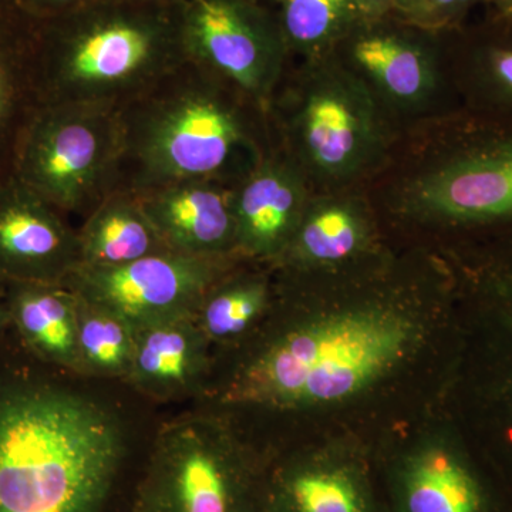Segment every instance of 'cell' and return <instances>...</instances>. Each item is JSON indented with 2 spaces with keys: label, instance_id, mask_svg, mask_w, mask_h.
I'll use <instances>...</instances> for the list:
<instances>
[{
  "label": "cell",
  "instance_id": "484cf974",
  "mask_svg": "<svg viewBox=\"0 0 512 512\" xmlns=\"http://www.w3.org/2000/svg\"><path fill=\"white\" fill-rule=\"evenodd\" d=\"M134 343L136 330L128 320L79 296V373L109 379H126L133 360Z\"/></svg>",
  "mask_w": 512,
  "mask_h": 512
},
{
  "label": "cell",
  "instance_id": "603a6c76",
  "mask_svg": "<svg viewBox=\"0 0 512 512\" xmlns=\"http://www.w3.org/2000/svg\"><path fill=\"white\" fill-rule=\"evenodd\" d=\"M79 235L80 265L119 266L171 251L137 194L116 190L86 217Z\"/></svg>",
  "mask_w": 512,
  "mask_h": 512
},
{
  "label": "cell",
  "instance_id": "4fadbf2b",
  "mask_svg": "<svg viewBox=\"0 0 512 512\" xmlns=\"http://www.w3.org/2000/svg\"><path fill=\"white\" fill-rule=\"evenodd\" d=\"M185 56L265 111L292 62L274 10L245 0H191L181 8Z\"/></svg>",
  "mask_w": 512,
  "mask_h": 512
},
{
  "label": "cell",
  "instance_id": "e0dca14e",
  "mask_svg": "<svg viewBox=\"0 0 512 512\" xmlns=\"http://www.w3.org/2000/svg\"><path fill=\"white\" fill-rule=\"evenodd\" d=\"M312 190L275 141L234 191L238 258L274 266L291 241Z\"/></svg>",
  "mask_w": 512,
  "mask_h": 512
},
{
  "label": "cell",
  "instance_id": "ba28073f",
  "mask_svg": "<svg viewBox=\"0 0 512 512\" xmlns=\"http://www.w3.org/2000/svg\"><path fill=\"white\" fill-rule=\"evenodd\" d=\"M372 450L386 512H512L444 403L384 430Z\"/></svg>",
  "mask_w": 512,
  "mask_h": 512
},
{
  "label": "cell",
  "instance_id": "83f0119b",
  "mask_svg": "<svg viewBox=\"0 0 512 512\" xmlns=\"http://www.w3.org/2000/svg\"><path fill=\"white\" fill-rule=\"evenodd\" d=\"M90 0H15V8L32 19L53 18L84 5Z\"/></svg>",
  "mask_w": 512,
  "mask_h": 512
},
{
  "label": "cell",
  "instance_id": "ac0fdd59",
  "mask_svg": "<svg viewBox=\"0 0 512 512\" xmlns=\"http://www.w3.org/2000/svg\"><path fill=\"white\" fill-rule=\"evenodd\" d=\"M237 184L188 180L138 192L137 197L171 251L200 258H238L234 220Z\"/></svg>",
  "mask_w": 512,
  "mask_h": 512
},
{
  "label": "cell",
  "instance_id": "9a60e30c",
  "mask_svg": "<svg viewBox=\"0 0 512 512\" xmlns=\"http://www.w3.org/2000/svg\"><path fill=\"white\" fill-rule=\"evenodd\" d=\"M366 187L312 192L274 271L340 268L375 254L389 241Z\"/></svg>",
  "mask_w": 512,
  "mask_h": 512
},
{
  "label": "cell",
  "instance_id": "5bb4252c",
  "mask_svg": "<svg viewBox=\"0 0 512 512\" xmlns=\"http://www.w3.org/2000/svg\"><path fill=\"white\" fill-rule=\"evenodd\" d=\"M241 261L167 251L126 265H79L64 285L86 301L123 316L137 329L194 315L208 289Z\"/></svg>",
  "mask_w": 512,
  "mask_h": 512
},
{
  "label": "cell",
  "instance_id": "7402d4cb",
  "mask_svg": "<svg viewBox=\"0 0 512 512\" xmlns=\"http://www.w3.org/2000/svg\"><path fill=\"white\" fill-rule=\"evenodd\" d=\"M274 298L272 266L241 261L208 289L192 316L212 349L228 350L264 322Z\"/></svg>",
  "mask_w": 512,
  "mask_h": 512
},
{
  "label": "cell",
  "instance_id": "d4e9b609",
  "mask_svg": "<svg viewBox=\"0 0 512 512\" xmlns=\"http://www.w3.org/2000/svg\"><path fill=\"white\" fill-rule=\"evenodd\" d=\"M271 9L292 60L332 55L360 19L355 0H274Z\"/></svg>",
  "mask_w": 512,
  "mask_h": 512
},
{
  "label": "cell",
  "instance_id": "277c9868",
  "mask_svg": "<svg viewBox=\"0 0 512 512\" xmlns=\"http://www.w3.org/2000/svg\"><path fill=\"white\" fill-rule=\"evenodd\" d=\"M123 454L119 420L90 397L0 389V512H100Z\"/></svg>",
  "mask_w": 512,
  "mask_h": 512
},
{
  "label": "cell",
  "instance_id": "44dd1931",
  "mask_svg": "<svg viewBox=\"0 0 512 512\" xmlns=\"http://www.w3.org/2000/svg\"><path fill=\"white\" fill-rule=\"evenodd\" d=\"M6 306L29 349L52 365L79 373V296L64 284L6 282Z\"/></svg>",
  "mask_w": 512,
  "mask_h": 512
},
{
  "label": "cell",
  "instance_id": "7c38bea8",
  "mask_svg": "<svg viewBox=\"0 0 512 512\" xmlns=\"http://www.w3.org/2000/svg\"><path fill=\"white\" fill-rule=\"evenodd\" d=\"M261 512H386L372 443L320 437L265 454Z\"/></svg>",
  "mask_w": 512,
  "mask_h": 512
},
{
  "label": "cell",
  "instance_id": "52a82bcc",
  "mask_svg": "<svg viewBox=\"0 0 512 512\" xmlns=\"http://www.w3.org/2000/svg\"><path fill=\"white\" fill-rule=\"evenodd\" d=\"M266 114L276 146L302 171L312 192L367 187L400 140L333 53L292 60Z\"/></svg>",
  "mask_w": 512,
  "mask_h": 512
},
{
  "label": "cell",
  "instance_id": "cb8c5ba5",
  "mask_svg": "<svg viewBox=\"0 0 512 512\" xmlns=\"http://www.w3.org/2000/svg\"><path fill=\"white\" fill-rule=\"evenodd\" d=\"M30 64V18L0 10V181L12 174L13 153L37 101Z\"/></svg>",
  "mask_w": 512,
  "mask_h": 512
},
{
  "label": "cell",
  "instance_id": "5b68a950",
  "mask_svg": "<svg viewBox=\"0 0 512 512\" xmlns=\"http://www.w3.org/2000/svg\"><path fill=\"white\" fill-rule=\"evenodd\" d=\"M181 8L143 0H90L30 18L37 104L116 107L187 59Z\"/></svg>",
  "mask_w": 512,
  "mask_h": 512
},
{
  "label": "cell",
  "instance_id": "d6986e66",
  "mask_svg": "<svg viewBox=\"0 0 512 512\" xmlns=\"http://www.w3.org/2000/svg\"><path fill=\"white\" fill-rule=\"evenodd\" d=\"M444 33L461 107L512 119V20L485 12Z\"/></svg>",
  "mask_w": 512,
  "mask_h": 512
},
{
  "label": "cell",
  "instance_id": "8fae6325",
  "mask_svg": "<svg viewBox=\"0 0 512 512\" xmlns=\"http://www.w3.org/2000/svg\"><path fill=\"white\" fill-rule=\"evenodd\" d=\"M119 110L37 104L20 131L12 175L66 214L89 215L117 187Z\"/></svg>",
  "mask_w": 512,
  "mask_h": 512
},
{
  "label": "cell",
  "instance_id": "e575fe53",
  "mask_svg": "<svg viewBox=\"0 0 512 512\" xmlns=\"http://www.w3.org/2000/svg\"><path fill=\"white\" fill-rule=\"evenodd\" d=\"M245 2L258 3V5H264L268 6V8H271L272 2H274V0H245Z\"/></svg>",
  "mask_w": 512,
  "mask_h": 512
},
{
  "label": "cell",
  "instance_id": "6da1fadb",
  "mask_svg": "<svg viewBox=\"0 0 512 512\" xmlns=\"http://www.w3.org/2000/svg\"><path fill=\"white\" fill-rule=\"evenodd\" d=\"M224 352L214 410L262 453L330 436L372 443L444 403L458 355L456 281L439 249L390 235L350 265L275 271L271 311Z\"/></svg>",
  "mask_w": 512,
  "mask_h": 512
},
{
  "label": "cell",
  "instance_id": "9c48e42d",
  "mask_svg": "<svg viewBox=\"0 0 512 512\" xmlns=\"http://www.w3.org/2000/svg\"><path fill=\"white\" fill-rule=\"evenodd\" d=\"M264 461L220 412L171 421L154 443L136 512H261Z\"/></svg>",
  "mask_w": 512,
  "mask_h": 512
},
{
  "label": "cell",
  "instance_id": "1f68e13d",
  "mask_svg": "<svg viewBox=\"0 0 512 512\" xmlns=\"http://www.w3.org/2000/svg\"><path fill=\"white\" fill-rule=\"evenodd\" d=\"M8 322H10L8 306H6V303L0 302V330H2L3 326Z\"/></svg>",
  "mask_w": 512,
  "mask_h": 512
},
{
  "label": "cell",
  "instance_id": "7a4b0ae2",
  "mask_svg": "<svg viewBox=\"0 0 512 512\" xmlns=\"http://www.w3.org/2000/svg\"><path fill=\"white\" fill-rule=\"evenodd\" d=\"M366 188L394 237L440 245L512 235V119L461 107L414 128Z\"/></svg>",
  "mask_w": 512,
  "mask_h": 512
},
{
  "label": "cell",
  "instance_id": "f546056e",
  "mask_svg": "<svg viewBox=\"0 0 512 512\" xmlns=\"http://www.w3.org/2000/svg\"><path fill=\"white\" fill-rule=\"evenodd\" d=\"M427 0H393L394 13L400 18L419 25Z\"/></svg>",
  "mask_w": 512,
  "mask_h": 512
},
{
  "label": "cell",
  "instance_id": "836d02e7",
  "mask_svg": "<svg viewBox=\"0 0 512 512\" xmlns=\"http://www.w3.org/2000/svg\"><path fill=\"white\" fill-rule=\"evenodd\" d=\"M15 8V0H0V10Z\"/></svg>",
  "mask_w": 512,
  "mask_h": 512
},
{
  "label": "cell",
  "instance_id": "ffe728a7",
  "mask_svg": "<svg viewBox=\"0 0 512 512\" xmlns=\"http://www.w3.org/2000/svg\"><path fill=\"white\" fill-rule=\"evenodd\" d=\"M136 330L126 382L156 399H173L204 387L212 375V346L194 316L163 320Z\"/></svg>",
  "mask_w": 512,
  "mask_h": 512
},
{
  "label": "cell",
  "instance_id": "d590c367",
  "mask_svg": "<svg viewBox=\"0 0 512 512\" xmlns=\"http://www.w3.org/2000/svg\"><path fill=\"white\" fill-rule=\"evenodd\" d=\"M0 285L5 286V282H3L2 279H0Z\"/></svg>",
  "mask_w": 512,
  "mask_h": 512
},
{
  "label": "cell",
  "instance_id": "3957f363",
  "mask_svg": "<svg viewBox=\"0 0 512 512\" xmlns=\"http://www.w3.org/2000/svg\"><path fill=\"white\" fill-rule=\"evenodd\" d=\"M117 110L116 190L138 194L188 180L239 183L274 144L266 111L190 59Z\"/></svg>",
  "mask_w": 512,
  "mask_h": 512
},
{
  "label": "cell",
  "instance_id": "d6a6232c",
  "mask_svg": "<svg viewBox=\"0 0 512 512\" xmlns=\"http://www.w3.org/2000/svg\"><path fill=\"white\" fill-rule=\"evenodd\" d=\"M143 2L171 3V5H184V3L191 2V0H143Z\"/></svg>",
  "mask_w": 512,
  "mask_h": 512
},
{
  "label": "cell",
  "instance_id": "2e32d148",
  "mask_svg": "<svg viewBox=\"0 0 512 512\" xmlns=\"http://www.w3.org/2000/svg\"><path fill=\"white\" fill-rule=\"evenodd\" d=\"M79 265V235L63 212L12 174L0 181V279L64 284Z\"/></svg>",
  "mask_w": 512,
  "mask_h": 512
},
{
  "label": "cell",
  "instance_id": "4dcf8cb0",
  "mask_svg": "<svg viewBox=\"0 0 512 512\" xmlns=\"http://www.w3.org/2000/svg\"><path fill=\"white\" fill-rule=\"evenodd\" d=\"M483 6L491 15L512 20V0H483Z\"/></svg>",
  "mask_w": 512,
  "mask_h": 512
},
{
  "label": "cell",
  "instance_id": "4316f807",
  "mask_svg": "<svg viewBox=\"0 0 512 512\" xmlns=\"http://www.w3.org/2000/svg\"><path fill=\"white\" fill-rule=\"evenodd\" d=\"M483 0H427L419 25L436 32H451L470 22V15Z\"/></svg>",
  "mask_w": 512,
  "mask_h": 512
},
{
  "label": "cell",
  "instance_id": "8992f818",
  "mask_svg": "<svg viewBox=\"0 0 512 512\" xmlns=\"http://www.w3.org/2000/svg\"><path fill=\"white\" fill-rule=\"evenodd\" d=\"M434 247L453 272L458 306L444 404L512 504V235Z\"/></svg>",
  "mask_w": 512,
  "mask_h": 512
},
{
  "label": "cell",
  "instance_id": "f1b7e54d",
  "mask_svg": "<svg viewBox=\"0 0 512 512\" xmlns=\"http://www.w3.org/2000/svg\"><path fill=\"white\" fill-rule=\"evenodd\" d=\"M360 18L373 19L394 13L393 0H355Z\"/></svg>",
  "mask_w": 512,
  "mask_h": 512
},
{
  "label": "cell",
  "instance_id": "30bf717a",
  "mask_svg": "<svg viewBox=\"0 0 512 512\" xmlns=\"http://www.w3.org/2000/svg\"><path fill=\"white\" fill-rule=\"evenodd\" d=\"M333 55L363 84L400 137L461 109L444 32L396 13L360 18Z\"/></svg>",
  "mask_w": 512,
  "mask_h": 512
}]
</instances>
